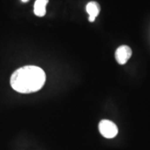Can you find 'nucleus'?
<instances>
[{"instance_id":"f03ea898","label":"nucleus","mask_w":150,"mask_h":150,"mask_svg":"<svg viewBox=\"0 0 150 150\" xmlns=\"http://www.w3.org/2000/svg\"><path fill=\"white\" fill-rule=\"evenodd\" d=\"M99 130L104 138H112L117 136L118 129L116 125L108 120H103L99 124Z\"/></svg>"},{"instance_id":"f257e3e1","label":"nucleus","mask_w":150,"mask_h":150,"mask_svg":"<svg viewBox=\"0 0 150 150\" xmlns=\"http://www.w3.org/2000/svg\"><path fill=\"white\" fill-rule=\"evenodd\" d=\"M45 81L46 75L42 68L35 65H26L13 73L10 83L16 91L28 94L40 90Z\"/></svg>"},{"instance_id":"20e7f679","label":"nucleus","mask_w":150,"mask_h":150,"mask_svg":"<svg viewBox=\"0 0 150 150\" xmlns=\"http://www.w3.org/2000/svg\"><path fill=\"white\" fill-rule=\"evenodd\" d=\"M86 11L89 15V21L93 22L100 12V6L96 1H91L86 5Z\"/></svg>"},{"instance_id":"423d86ee","label":"nucleus","mask_w":150,"mask_h":150,"mask_svg":"<svg viewBox=\"0 0 150 150\" xmlns=\"http://www.w3.org/2000/svg\"><path fill=\"white\" fill-rule=\"evenodd\" d=\"M28 1H29V0H22V1H23V2H27Z\"/></svg>"},{"instance_id":"7ed1b4c3","label":"nucleus","mask_w":150,"mask_h":150,"mask_svg":"<svg viewBox=\"0 0 150 150\" xmlns=\"http://www.w3.org/2000/svg\"><path fill=\"white\" fill-rule=\"evenodd\" d=\"M131 55L132 51L129 46L122 45L119 47L115 52V59L119 64L124 65L129 61Z\"/></svg>"},{"instance_id":"39448f33","label":"nucleus","mask_w":150,"mask_h":150,"mask_svg":"<svg viewBox=\"0 0 150 150\" xmlns=\"http://www.w3.org/2000/svg\"><path fill=\"white\" fill-rule=\"evenodd\" d=\"M49 0H36L34 4L33 11L38 17H43L46 14V6Z\"/></svg>"}]
</instances>
